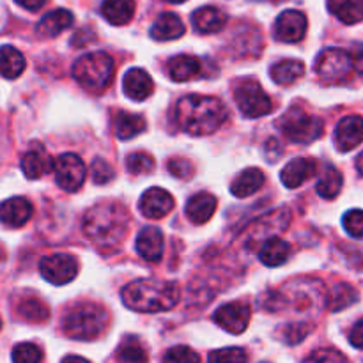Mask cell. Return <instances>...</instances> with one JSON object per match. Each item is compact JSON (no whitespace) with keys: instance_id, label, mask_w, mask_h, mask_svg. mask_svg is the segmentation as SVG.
Returning a JSON list of instances; mask_svg holds the SVG:
<instances>
[{"instance_id":"1","label":"cell","mask_w":363,"mask_h":363,"mask_svg":"<svg viewBox=\"0 0 363 363\" xmlns=\"http://www.w3.org/2000/svg\"><path fill=\"white\" fill-rule=\"evenodd\" d=\"M85 236L99 250H116L126 238L130 215L119 202H99L84 215Z\"/></svg>"},{"instance_id":"2","label":"cell","mask_w":363,"mask_h":363,"mask_svg":"<svg viewBox=\"0 0 363 363\" xmlns=\"http://www.w3.org/2000/svg\"><path fill=\"white\" fill-rule=\"evenodd\" d=\"M227 116H229L227 106L213 96H184L176 106L177 126L195 137L215 133L225 123Z\"/></svg>"},{"instance_id":"3","label":"cell","mask_w":363,"mask_h":363,"mask_svg":"<svg viewBox=\"0 0 363 363\" xmlns=\"http://www.w3.org/2000/svg\"><path fill=\"white\" fill-rule=\"evenodd\" d=\"M124 305L142 314H156L176 307L181 298L179 286L167 280L138 279L121 291Z\"/></svg>"},{"instance_id":"4","label":"cell","mask_w":363,"mask_h":363,"mask_svg":"<svg viewBox=\"0 0 363 363\" xmlns=\"http://www.w3.org/2000/svg\"><path fill=\"white\" fill-rule=\"evenodd\" d=\"M106 326H108V314L105 308L94 303L74 305L62 318V332L66 333V337L84 342H91L101 337Z\"/></svg>"},{"instance_id":"5","label":"cell","mask_w":363,"mask_h":363,"mask_svg":"<svg viewBox=\"0 0 363 363\" xmlns=\"http://www.w3.org/2000/svg\"><path fill=\"white\" fill-rule=\"evenodd\" d=\"M116 66L108 53L92 52L82 55L73 64V77L82 87L91 92H101L112 82Z\"/></svg>"},{"instance_id":"6","label":"cell","mask_w":363,"mask_h":363,"mask_svg":"<svg viewBox=\"0 0 363 363\" xmlns=\"http://www.w3.org/2000/svg\"><path fill=\"white\" fill-rule=\"evenodd\" d=\"M279 128L284 137L296 144H311L318 140L325 131V124L319 117L312 116L300 106H291L279 121Z\"/></svg>"},{"instance_id":"7","label":"cell","mask_w":363,"mask_h":363,"mask_svg":"<svg viewBox=\"0 0 363 363\" xmlns=\"http://www.w3.org/2000/svg\"><path fill=\"white\" fill-rule=\"evenodd\" d=\"M234 99L240 106L241 113L250 119L266 116L273 110V101L257 80H241L234 91Z\"/></svg>"},{"instance_id":"8","label":"cell","mask_w":363,"mask_h":363,"mask_svg":"<svg viewBox=\"0 0 363 363\" xmlns=\"http://www.w3.org/2000/svg\"><path fill=\"white\" fill-rule=\"evenodd\" d=\"M314 69L318 77L326 84H339L350 77L353 64H351L350 53L344 50L326 48L315 59Z\"/></svg>"},{"instance_id":"9","label":"cell","mask_w":363,"mask_h":363,"mask_svg":"<svg viewBox=\"0 0 363 363\" xmlns=\"http://www.w3.org/2000/svg\"><path fill=\"white\" fill-rule=\"evenodd\" d=\"M53 172H55V181L64 191L80 190L82 184L85 183V176H87V167H85L84 160L73 152H64L53 163Z\"/></svg>"},{"instance_id":"10","label":"cell","mask_w":363,"mask_h":363,"mask_svg":"<svg viewBox=\"0 0 363 363\" xmlns=\"http://www.w3.org/2000/svg\"><path fill=\"white\" fill-rule=\"evenodd\" d=\"M39 273L46 282L53 286H64L78 275V261L69 254L48 255L39 262Z\"/></svg>"},{"instance_id":"11","label":"cell","mask_w":363,"mask_h":363,"mask_svg":"<svg viewBox=\"0 0 363 363\" xmlns=\"http://www.w3.org/2000/svg\"><path fill=\"white\" fill-rule=\"evenodd\" d=\"M250 307L243 301H233L225 303L213 314V321L233 335H240L248 328L250 323Z\"/></svg>"},{"instance_id":"12","label":"cell","mask_w":363,"mask_h":363,"mask_svg":"<svg viewBox=\"0 0 363 363\" xmlns=\"http://www.w3.org/2000/svg\"><path fill=\"white\" fill-rule=\"evenodd\" d=\"M307 16L301 11L287 9L277 18L273 34H275V39L282 43H298L307 34Z\"/></svg>"},{"instance_id":"13","label":"cell","mask_w":363,"mask_h":363,"mask_svg":"<svg viewBox=\"0 0 363 363\" xmlns=\"http://www.w3.org/2000/svg\"><path fill=\"white\" fill-rule=\"evenodd\" d=\"M363 140V117L347 116L337 124L335 145L340 152L353 151Z\"/></svg>"},{"instance_id":"14","label":"cell","mask_w":363,"mask_h":363,"mask_svg":"<svg viewBox=\"0 0 363 363\" xmlns=\"http://www.w3.org/2000/svg\"><path fill=\"white\" fill-rule=\"evenodd\" d=\"M174 209V197L163 188H149L140 199V211L145 218L160 220Z\"/></svg>"},{"instance_id":"15","label":"cell","mask_w":363,"mask_h":363,"mask_svg":"<svg viewBox=\"0 0 363 363\" xmlns=\"http://www.w3.org/2000/svg\"><path fill=\"white\" fill-rule=\"evenodd\" d=\"M32 213H34V208H32L28 199H7L6 202L0 204V222L4 225L11 227V229H18V227H23L30 220Z\"/></svg>"},{"instance_id":"16","label":"cell","mask_w":363,"mask_h":363,"mask_svg":"<svg viewBox=\"0 0 363 363\" xmlns=\"http://www.w3.org/2000/svg\"><path fill=\"white\" fill-rule=\"evenodd\" d=\"M318 172V163L312 158H294L280 172V179L287 188H298Z\"/></svg>"},{"instance_id":"17","label":"cell","mask_w":363,"mask_h":363,"mask_svg":"<svg viewBox=\"0 0 363 363\" xmlns=\"http://www.w3.org/2000/svg\"><path fill=\"white\" fill-rule=\"evenodd\" d=\"M123 91L133 101H144L155 91L151 77L140 67H131L123 78Z\"/></svg>"},{"instance_id":"18","label":"cell","mask_w":363,"mask_h":363,"mask_svg":"<svg viewBox=\"0 0 363 363\" xmlns=\"http://www.w3.org/2000/svg\"><path fill=\"white\" fill-rule=\"evenodd\" d=\"M163 245H165V241H163V233L158 227L149 225L138 233L137 252L144 261H160L163 255Z\"/></svg>"},{"instance_id":"19","label":"cell","mask_w":363,"mask_h":363,"mask_svg":"<svg viewBox=\"0 0 363 363\" xmlns=\"http://www.w3.org/2000/svg\"><path fill=\"white\" fill-rule=\"evenodd\" d=\"M53 163L55 162H53L52 156H50L43 147L30 149V151L25 152V156L21 158V170H23L27 179L34 181L52 172Z\"/></svg>"},{"instance_id":"20","label":"cell","mask_w":363,"mask_h":363,"mask_svg":"<svg viewBox=\"0 0 363 363\" xmlns=\"http://www.w3.org/2000/svg\"><path fill=\"white\" fill-rule=\"evenodd\" d=\"M191 21H194L195 30L201 34H216L225 27L227 14L215 6H204L195 11Z\"/></svg>"},{"instance_id":"21","label":"cell","mask_w":363,"mask_h":363,"mask_svg":"<svg viewBox=\"0 0 363 363\" xmlns=\"http://www.w3.org/2000/svg\"><path fill=\"white\" fill-rule=\"evenodd\" d=\"M216 211V197L209 191H199L186 202V216L197 225L209 222Z\"/></svg>"},{"instance_id":"22","label":"cell","mask_w":363,"mask_h":363,"mask_svg":"<svg viewBox=\"0 0 363 363\" xmlns=\"http://www.w3.org/2000/svg\"><path fill=\"white\" fill-rule=\"evenodd\" d=\"M202 62L199 57L188 55H176L167 62V73L172 78L174 82H188L191 78H195L197 74H201Z\"/></svg>"},{"instance_id":"23","label":"cell","mask_w":363,"mask_h":363,"mask_svg":"<svg viewBox=\"0 0 363 363\" xmlns=\"http://www.w3.org/2000/svg\"><path fill=\"white\" fill-rule=\"evenodd\" d=\"M184 34V23L174 13H162L151 27V38L156 41H174Z\"/></svg>"},{"instance_id":"24","label":"cell","mask_w":363,"mask_h":363,"mask_svg":"<svg viewBox=\"0 0 363 363\" xmlns=\"http://www.w3.org/2000/svg\"><path fill=\"white\" fill-rule=\"evenodd\" d=\"M264 181V172H262L261 169H245L243 172L233 181L230 191H233L234 197L247 199L250 197V195H254L255 191L261 190Z\"/></svg>"},{"instance_id":"25","label":"cell","mask_w":363,"mask_h":363,"mask_svg":"<svg viewBox=\"0 0 363 363\" xmlns=\"http://www.w3.org/2000/svg\"><path fill=\"white\" fill-rule=\"evenodd\" d=\"M73 13L67 9H55L45 14L38 23V34L43 38H55L73 25Z\"/></svg>"},{"instance_id":"26","label":"cell","mask_w":363,"mask_h":363,"mask_svg":"<svg viewBox=\"0 0 363 363\" xmlns=\"http://www.w3.org/2000/svg\"><path fill=\"white\" fill-rule=\"evenodd\" d=\"M289 257H291V245L277 236H272L269 240H266V243L262 245L261 250H259V259H261L262 264L269 266V268L282 266L284 262H287V259Z\"/></svg>"},{"instance_id":"27","label":"cell","mask_w":363,"mask_h":363,"mask_svg":"<svg viewBox=\"0 0 363 363\" xmlns=\"http://www.w3.org/2000/svg\"><path fill=\"white\" fill-rule=\"evenodd\" d=\"M145 126H147L145 119L138 113L119 112L113 117V131H116L117 138H121V140H130V138L144 133Z\"/></svg>"},{"instance_id":"28","label":"cell","mask_w":363,"mask_h":363,"mask_svg":"<svg viewBox=\"0 0 363 363\" xmlns=\"http://www.w3.org/2000/svg\"><path fill=\"white\" fill-rule=\"evenodd\" d=\"M101 14L112 25H126L135 14V0H105L101 6Z\"/></svg>"},{"instance_id":"29","label":"cell","mask_w":363,"mask_h":363,"mask_svg":"<svg viewBox=\"0 0 363 363\" xmlns=\"http://www.w3.org/2000/svg\"><path fill=\"white\" fill-rule=\"evenodd\" d=\"M25 71V57L14 46H0V77L14 80Z\"/></svg>"},{"instance_id":"30","label":"cell","mask_w":363,"mask_h":363,"mask_svg":"<svg viewBox=\"0 0 363 363\" xmlns=\"http://www.w3.org/2000/svg\"><path fill=\"white\" fill-rule=\"evenodd\" d=\"M328 9L346 25L360 23L363 20V0H328Z\"/></svg>"},{"instance_id":"31","label":"cell","mask_w":363,"mask_h":363,"mask_svg":"<svg viewBox=\"0 0 363 363\" xmlns=\"http://www.w3.org/2000/svg\"><path fill=\"white\" fill-rule=\"evenodd\" d=\"M269 74H272L273 80L280 85L294 84V82L300 80L305 74V64L301 62V60L284 59L272 67Z\"/></svg>"},{"instance_id":"32","label":"cell","mask_w":363,"mask_h":363,"mask_svg":"<svg viewBox=\"0 0 363 363\" xmlns=\"http://www.w3.org/2000/svg\"><path fill=\"white\" fill-rule=\"evenodd\" d=\"M342 174L335 167L328 165L325 169V172L321 174V177H319L318 184H315V190H318V194L323 199H335L340 194V190H342Z\"/></svg>"},{"instance_id":"33","label":"cell","mask_w":363,"mask_h":363,"mask_svg":"<svg viewBox=\"0 0 363 363\" xmlns=\"http://www.w3.org/2000/svg\"><path fill=\"white\" fill-rule=\"evenodd\" d=\"M358 291L350 284H337L328 294V308L332 312H340L358 301Z\"/></svg>"},{"instance_id":"34","label":"cell","mask_w":363,"mask_h":363,"mask_svg":"<svg viewBox=\"0 0 363 363\" xmlns=\"http://www.w3.org/2000/svg\"><path fill=\"white\" fill-rule=\"evenodd\" d=\"M18 314L28 323H43L48 319L50 311L41 300H38V298H28V300H25L23 303H20V307H18Z\"/></svg>"},{"instance_id":"35","label":"cell","mask_w":363,"mask_h":363,"mask_svg":"<svg viewBox=\"0 0 363 363\" xmlns=\"http://www.w3.org/2000/svg\"><path fill=\"white\" fill-rule=\"evenodd\" d=\"M126 169L133 176H144V174L152 172L155 169V160L147 152H133L126 158Z\"/></svg>"},{"instance_id":"36","label":"cell","mask_w":363,"mask_h":363,"mask_svg":"<svg viewBox=\"0 0 363 363\" xmlns=\"http://www.w3.org/2000/svg\"><path fill=\"white\" fill-rule=\"evenodd\" d=\"M11 358L14 363H38L43 360V351L35 344L23 342L14 347Z\"/></svg>"},{"instance_id":"37","label":"cell","mask_w":363,"mask_h":363,"mask_svg":"<svg viewBox=\"0 0 363 363\" xmlns=\"http://www.w3.org/2000/svg\"><path fill=\"white\" fill-rule=\"evenodd\" d=\"M117 360L121 362H145L147 360V354H145L144 347L137 342L135 339L126 340L124 344H121L119 351H117Z\"/></svg>"},{"instance_id":"38","label":"cell","mask_w":363,"mask_h":363,"mask_svg":"<svg viewBox=\"0 0 363 363\" xmlns=\"http://www.w3.org/2000/svg\"><path fill=\"white\" fill-rule=\"evenodd\" d=\"M342 225L351 238H363V209H351L344 215Z\"/></svg>"},{"instance_id":"39","label":"cell","mask_w":363,"mask_h":363,"mask_svg":"<svg viewBox=\"0 0 363 363\" xmlns=\"http://www.w3.org/2000/svg\"><path fill=\"white\" fill-rule=\"evenodd\" d=\"M165 362H176V363H197L201 362V357L195 353L194 350L186 346H176L170 351H167V354L163 357Z\"/></svg>"},{"instance_id":"40","label":"cell","mask_w":363,"mask_h":363,"mask_svg":"<svg viewBox=\"0 0 363 363\" xmlns=\"http://www.w3.org/2000/svg\"><path fill=\"white\" fill-rule=\"evenodd\" d=\"M91 172L96 184H106L108 181L113 179V176H116V172H113V169L110 167V163L105 162L103 158H96L94 162H92Z\"/></svg>"},{"instance_id":"41","label":"cell","mask_w":363,"mask_h":363,"mask_svg":"<svg viewBox=\"0 0 363 363\" xmlns=\"http://www.w3.org/2000/svg\"><path fill=\"white\" fill-rule=\"evenodd\" d=\"M209 360L211 362H230V363H241V362H247L248 357L243 350L240 347H227V350H218V351H213L209 354Z\"/></svg>"},{"instance_id":"42","label":"cell","mask_w":363,"mask_h":363,"mask_svg":"<svg viewBox=\"0 0 363 363\" xmlns=\"http://www.w3.org/2000/svg\"><path fill=\"white\" fill-rule=\"evenodd\" d=\"M167 167H169V172L172 174V176L179 177V179H190L195 172L194 163H191L190 160H184V158L169 160Z\"/></svg>"},{"instance_id":"43","label":"cell","mask_w":363,"mask_h":363,"mask_svg":"<svg viewBox=\"0 0 363 363\" xmlns=\"http://www.w3.org/2000/svg\"><path fill=\"white\" fill-rule=\"evenodd\" d=\"M308 362H346V357L335 350H319L307 358Z\"/></svg>"},{"instance_id":"44","label":"cell","mask_w":363,"mask_h":363,"mask_svg":"<svg viewBox=\"0 0 363 363\" xmlns=\"http://www.w3.org/2000/svg\"><path fill=\"white\" fill-rule=\"evenodd\" d=\"M350 57L351 64H353V69L363 77V43H357L353 46V52L350 53Z\"/></svg>"},{"instance_id":"45","label":"cell","mask_w":363,"mask_h":363,"mask_svg":"<svg viewBox=\"0 0 363 363\" xmlns=\"http://www.w3.org/2000/svg\"><path fill=\"white\" fill-rule=\"evenodd\" d=\"M350 342L353 344L357 350H363V319L362 321H358L357 325L353 326V330H351Z\"/></svg>"},{"instance_id":"46","label":"cell","mask_w":363,"mask_h":363,"mask_svg":"<svg viewBox=\"0 0 363 363\" xmlns=\"http://www.w3.org/2000/svg\"><path fill=\"white\" fill-rule=\"evenodd\" d=\"M20 7L27 11H39L46 4V0H14Z\"/></svg>"},{"instance_id":"47","label":"cell","mask_w":363,"mask_h":363,"mask_svg":"<svg viewBox=\"0 0 363 363\" xmlns=\"http://www.w3.org/2000/svg\"><path fill=\"white\" fill-rule=\"evenodd\" d=\"M357 169L363 174V151H362V155L358 156V160H357Z\"/></svg>"},{"instance_id":"48","label":"cell","mask_w":363,"mask_h":363,"mask_svg":"<svg viewBox=\"0 0 363 363\" xmlns=\"http://www.w3.org/2000/svg\"><path fill=\"white\" fill-rule=\"evenodd\" d=\"M167 2H170V4H181V2H184V0H167Z\"/></svg>"},{"instance_id":"49","label":"cell","mask_w":363,"mask_h":363,"mask_svg":"<svg viewBox=\"0 0 363 363\" xmlns=\"http://www.w3.org/2000/svg\"><path fill=\"white\" fill-rule=\"evenodd\" d=\"M272 2H282V0H272Z\"/></svg>"},{"instance_id":"50","label":"cell","mask_w":363,"mask_h":363,"mask_svg":"<svg viewBox=\"0 0 363 363\" xmlns=\"http://www.w3.org/2000/svg\"><path fill=\"white\" fill-rule=\"evenodd\" d=\"M0 326H2V323H0Z\"/></svg>"}]
</instances>
